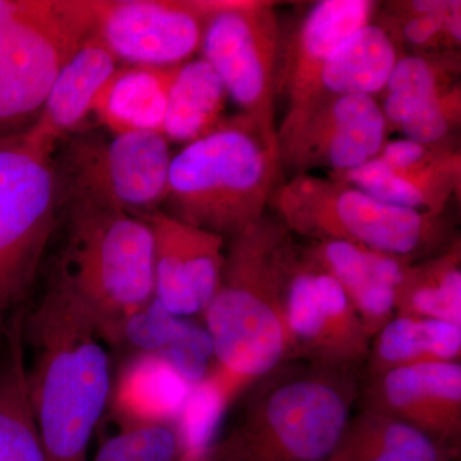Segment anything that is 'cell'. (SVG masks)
I'll list each match as a JSON object with an SVG mask.
<instances>
[{"label":"cell","instance_id":"obj_1","mask_svg":"<svg viewBox=\"0 0 461 461\" xmlns=\"http://www.w3.org/2000/svg\"><path fill=\"white\" fill-rule=\"evenodd\" d=\"M297 247L295 235L267 213L230 238L220 286L203 312L213 350L208 375L230 402L288 362L286 288Z\"/></svg>","mask_w":461,"mask_h":461},{"label":"cell","instance_id":"obj_2","mask_svg":"<svg viewBox=\"0 0 461 461\" xmlns=\"http://www.w3.org/2000/svg\"><path fill=\"white\" fill-rule=\"evenodd\" d=\"M23 339L33 351L27 387L47 461H87L113 382L89 309L54 276L41 303L25 313Z\"/></svg>","mask_w":461,"mask_h":461},{"label":"cell","instance_id":"obj_3","mask_svg":"<svg viewBox=\"0 0 461 461\" xmlns=\"http://www.w3.org/2000/svg\"><path fill=\"white\" fill-rule=\"evenodd\" d=\"M240 420L209 461H323L338 444L359 391L357 369L282 364L258 381Z\"/></svg>","mask_w":461,"mask_h":461},{"label":"cell","instance_id":"obj_4","mask_svg":"<svg viewBox=\"0 0 461 461\" xmlns=\"http://www.w3.org/2000/svg\"><path fill=\"white\" fill-rule=\"evenodd\" d=\"M277 142L240 113L172 157L166 213L232 238L266 214L281 184Z\"/></svg>","mask_w":461,"mask_h":461},{"label":"cell","instance_id":"obj_5","mask_svg":"<svg viewBox=\"0 0 461 461\" xmlns=\"http://www.w3.org/2000/svg\"><path fill=\"white\" fill-rule=\"evenodd\" d=\"M68 205L66 244L54 276L89 309L105 344L122 345L130 324L154 302L150 227L121 209Z\"/></svg>","mask_w":461,"mask_h":461},{"label":"cell","instance_id":"obj_6","mask_svg":"<svg viewBox=\"0 0 461 461\" xmlns=\"http://www.w3.org/2000/svg\"><path fill=\"white\" fill-rule=\"evenodd\" d=\"M269 206L293 235L308 241L350 242L411 262L454 240L445 215L388 204L329 176H291L278 185Z\"/></svg>","mask_w":461,"mask_h":461},{"label":"cell","instance_id":"obj_7","mask_svg":"<svg viewBox=\"0 0 461 461\" xmlns=\"http://www.w3.org/2000/svg\"><path fill=\"white\" fill-rule=\"evenodd\" d=\"M95 30V0H0V139L32 126Z\"/></svg>","mask_w":461,"mask_h":461},{"label":"cell","instance_id":"obj_8","mask_svg":"<svg viewBox=\"0 0 461 461\" xmlns=\"http://www.w3.org/2000/svg\"><path fill=\"white\" fill-rule=\"evenodd\" d=\"M56 150L26 129L0 139V339L29 295L56 230Z\"/></svg>","mask_w":461,"mask_h":461},{"label":"cell","instance_id":"obj_9","mask_svg":"<svg viewBox=\"0 0 461 461\" xmlns=\"http://www.w3.org/2000/svg\"><path fill=\"white\" fill-rule=\"evenodd\" d=\"M171 160L162 133L74 136L54 154L59 199L150 213L165 202Z\"/></svg>","mask_w":461,"mask_h":461},{"label":"cell","instance_id":"obj_10","mask_svg":"<svg viewBox=\"0 0 461 461\" xmlns=\"http://www.w3.org/2000/svg\"><path fill=\"white\" fill-rule=\"evenodd\" d=\"M281 36L271 2L213 0L202 58L220 76L229 98L277 142L276 74Z\"/></svg>","mask_w":461,"mask_h":461},{"label":"cell","instance_id":"obj_11","mask_svg":"<svg viewBox=\"0 0 461 461\" xmlns=\"http://www.w3.org/2000/svg\"><path fill=\"white\" fill-rule=\"evenodd\" d=\"M378 100L362 95H320L288 107L277 127L281 169L291 176L324 169L335 175L375 158L387 141Z\"/></svg>","mask_w":461,"mask_h":461},{"label":"cell","instance_id":"obj_12","mask_svg":"<svg viewBox=\"0 0 461 461\" xmlns=\"http://www.w3.org/2000/svg\"><path fill=\"white\" fill-rule=\"evenodd\" d=\"M288 362L357 369L366 362L372 338L338 281L299 244L288 271Z\"/></svg>","mask_w":461,"mask_h":461},{"label":"cell","instance_id":"obj_13","mask_svg":"<svg viewBox=\"0 0 461 461\" xmlns=\"http://www.w3.org/2000/svg\"><path fill=\"white\" fill-rule=\"evenodd\" d=\"M213 0H95L94 33L130 65L180 66L202 47Z\"/></svg>","mask_w":461,"mask_h":461},{"label":"cell","instance_id":"obj_14","mask_svg":"<svg viewBox=\"0 0 461 461\" xmlns=\"http://www.w3.org/2000/svg\"><path fill=\"white\" fill-rule=\"evenodd\" d=\"M136 215L153 235L154 300L175 317L203 314L220 286L226 239L159 209Z\"/></svg>","mask_w":461,"mask_h":461},{"label":"cell","instance_id":"obj_15","mask_svg":"<svg viewBox=\"0 0 461 461\" xmlns=\"http://www.w3.org/2000/svg\"><path fill=\"white\" fill-rule=\"evenodd\" d=\"M363 408L388 415L460 455L461 363L415 364L368 377Z\"/></svg>","mask_w":461,"mask_h":461},{"label":"cell","instance_id":"obj_16","mask_svg":"<svg viewBox=\"0 0 461 461\" xmlns=\"http://www.w3.org/2000/svg\"><path fill=\"white\" fill-rule=\"evenodd\" d=\"M375 9L369 0H321L312 5L280 47L276 96L286 98L288 107L317 98L324 66L346 39L373 23Z\"/></svg>","mask_w":461,"mask_h":461},{"label":"cell","instance_id":"obj_17","mask_svg":"<svg viewBox=\"0 0 461 461\" xmlns=\"http://www.w3.org/2000/svg\"><path fill=\"white\" fill-rule=\"evenodd\" d=\"M388 204L445 215L461 189V154L453 142L430 145L417 162L391 167L377 157L342 173L327 175Z\"/></svg>","mask_w":461,"mask_h":461},{"label":"cell","instance_id":"obj_18","mask_svg":"<svg viewBox=\"0 0 461 461\" xmlns=\"http://www.w3.org/2000/svg\"><path fill=\"white\" fill-rule=\"evenodd\" d=\"M304 248L338 281L372 339L395 317L397 287L414 262L333 240L308 241Z\"/></svg>","mask_w":461,"mask_h":461},{"label":"cell","instance_id":"obj_19","mask_svg":"<svg viewBox=\"0 0 461 461\" xmlns=\"http://www.w3.org/2000/svg\"><path fill=\"white\" fill-rule=\"evenodd\" d=\"M117 60L93 33L59 69L41 113L27 131L58 147L93 113L100 91L117 69Z\"/></svg>","mask_w":461,"mask_h":461},{"label":"cell","instance_id":"obj_20","mask_svg":"<svg viewBox=\"0 0 461 461\" xmlns=\"http://www.w3.org/2000/svg\"><path fill=\"white\" fill-rule=\"evenodd\" d=\"M193 384L165 357L135 354L112 382L108 408L118 426L173 423Z\"/></svg>","mask_w":461,"mask_h":461},{"label":"cell","instance_id":"obj_21","mask_svg":"<svg viewBox=\"0 0 461 461\" xmlns=\"http://www.w3.org/2000/svg\"><path fill=\"white\" fill-rule=\"evenodd\" d=\"M180 66L130 65L115 69L100 91L93 113L113 135L162 133L169 89Z\"/></svg>","mask_w":461,"mask_h":461},{"label":"cell","instance_id":"obj_22","mask_svg":"<svg viewBox=\"0 0 461 461\" xmlns=\"http://www.w3.org/2000/svg\"><path fill=\"white\" fill-rule=\"evenodd\" d=\"M23 318L9 321L0 354V461H47L27 387Z\"/></svg>","mask_w":461,"mask_h":461},{"label":"cell","instance_id":"obj_23","mask_svg":"<svg viewBox=\"0 0 461 461\" xmlns=\"http://www.w3.org/2000/svg\"><path fill=\"white\" fill-rule=\"evenodd\" d=\"M457 457L405 423L363 408L351 415L323 461H455Z\"/></svg>","mask_w":461,"mask_h":461},{"label":"cell","instance_id":"obj_24","mask_svg":"<svg viewBox=\"0 0 461 461\" xmlns=\"http://www.w3.org/2000/svg\"><path fill=\"white\" fill-rule=\"evenodd\" d=\"M400 57L393 36L379 23H368L346 39L330 58L321 74L320 95L375 98L386 87Z\"/></svg>","mask_w":461,"mask_h":461},{"label":"cell","instance_id":"obj_25","mask_svg":"<svg viewBox=\"0 0 461 461\" xmlns=\"http://www.w3.org/2000/svg\"><path fill=\"white\" fill-rule=\"evenodd\" d=\"M460 357L459 324L395 315L372 339L368 377L415 364L460 362Z\"/></svg>","mask_w":461,"mask_h":461},{"label":"cell","instance_id":"obj_26","mask_svg":"<svg viewBox=\"0 0 461 461\" xmlns=\"http://www.w3.org/2000/svg\"><path fill=\"white\" fill-rule=\"evenodd\" d=\"M397 317L429 318L461 326V242L411 263L396 291Z\"/></svg>","mask_w":461,"mask_h":461},{"label":"cell","instance_id":"obj_27","mask_svg":"<svg viewBox=\"0 0 461 461\" xmlns=\"http://www.w3.org/2000/svg\"><path fill=\"white\" fill-rule=\"evenodd\" d=\"M227 99L222 80L206 60L182 63L169 89L163 136L190 144L208 135L224 120Z\"/></svg>","mask_w":461,"mask_h":461},{"label":"cell","instance_id":"obj_28","mask_svg":"<svg viewBox=\"0 0 461 461\" xmlns=\"http://www.w3.org/2000/svg\"><path fill=\"white\" fill-rule=\"evenodd\" d=\"M456 53L408 54L393 67L382 91V113L388 131L399 129L403 121L442 91L459 83Z\"/></svg>","mask_w":461,"mask_h":461},{"label":"cell","instance_id":"obj_29","mask_svg":"<svg viewBox=\"0 0 461 461\" xmlns=\"http://www.w3.org/2000/svg\"><path fill=\"white\" fill-rule=\"evenodd\" d=\"M461 3L415 0L388 5L381 26L412 54L456 53L460 47Z\"/></svg>","mask_w":461,"mask_h":461},{"label":"cell","instance_id":"obj_30","mask_svg":"<svg viewBox=\"0 0 461 461\" xmlns=\"http://www.w3.org/2000/svg\"><path fill=\"white\" fill-rule=\"evenodd\" d=\"M230 402L213 378L193 384L186 402L173 421L182 446V454L208 453L214 444L218 427Z\"/></svg>","mask_w":461,"mask_h":461},{"label":"cell","instance_id":"obj_31","mask_svg":"<svg viewBox=\"0 0 461 461\" xmlns=\"http://www.w3.org/2000/svg\"><path fill=\"white\" fill-rule=\"evenodd\" d=\"M181 456L173 423L126 424L103 442L93 461H178Z\"/></svg>","mask_w":461,"mask_h":461},{"label":"cell","instance_id":"obj_32","mask_svg":"<svg viewBox=\"0 0 461 461\" xmlns=\"http://www.w3.org/2000/svg\"><path fill=\"white\" fill-rule=\"evenodd\" d=\"M461 120L460 84H455L430 99L426 104L415 109L402 123L397 131L403 139L436 145L450 142Z\"/></svg>","mask_w":461,"mask_h":461},{"label":"cell","instance_id":"obj_33","mask_svg":"<svg viewBox=\"0 0 461 461\" xmlns=\"http://www.w3.org/2000/svg\"><path fill=\"white\" fill-rule=\"evenodd\" d=\"M178 461H209V451L208 453L184 454Z\"/></svg>","mask_w":461,"mask_h":461}]
</instances>
